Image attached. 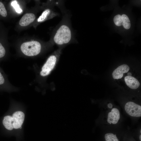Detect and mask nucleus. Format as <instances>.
I'll return each instance as SVG.
<instances>
[{
  "label": "nucleus",
  "instance_id": "1",
  "mask_svg": "<svg viewBox=\"0 0 141 141\" xmlns=\"http://www.w3.org/2000/svg\"><path fill=\"white\" fill-rule=\"evenodd\" d=\"M68 16L65 15L57 26L53 37V41L56 45L62 46L70 43L74 39V34Z\"/></svg>",
  "mask_w": 141,
  "mask_h": 141
},
{
  "label": "nucleus",
  "instance_id": "2",
  "mask_svg": "<svg viewBox=\"0 0 141 141\" xmlns=\"http://www.w3.org/2000/svg\"><path fill=\"white\" fill-rule=\"evenodd\" d=\"M25 118V115L22 111H17L14 112L12 116L9 115L5 116L2 123L5 128L8 130L21 129Z\"/></svg>",
  "mask_w": 141,
  "mask_h": 141
},
{
  "label": "nucleus",
  "instance_id": "3",
  "mask_svg": "<svg viewBox=\"0 0 141 141\" xmlns=\"http://www.w3.org/2000/svg\"><path fill=\"white\" fill-rule=\"evenodd\" d=\"M42 49L41 44L37 41L24 42L20 47L22 52L25 55L29 56L37 55L40 52Z\"/></svg>",
  "mask_w": 141,
  "mask_h": 141
},
{
  "label": "nucleus",
  "instance_id": "4",
  "mask_svg": "<svg viewBox=\"0 0 141 141\" xmlns=\"http://www.w3.org/2000/svg\"><path fill=\"white\" fill-rule=\"evenodd\" d=\"M56 55L50 56L42 67L40 72V75L42 77L48 75L54 67L57 60Z\"/></svg>",
  "mask_w": 141,
  "mask_h": 141
},
{
  "label": "nucleus",
  "instance_id": "5",
  "mask_svg": "<svg viewBox=\"0 0 141 141\" xmlns=\"http://www.w3.org/2000/svg\"><path fill=\"white\" fill-rule=\"evenodd\" d=\"M125 111L131 116L140 117L141 116V106L132 102H129L125 104Z\"/></svg>",
  "mask_w": 141,
  "mask_h": 141
},
{
  "label": "nucleus",
  "instance_id": "6",
  "mask_svg": "<svg viewBox=\"0 0 141 141\" xmlns=\"http://www.w3.org/2000/svg\"><path fill=\"white\" fill-rule=\"evenodd\" d=\"M130 69L129 66L126 64H123L118 67L113 72L112 75L114 79L121 78L123 74L128 72Z\"/></svg>",
  "mask_w": 141,
  "mask_h": 141
},
{
  "label": "nucleus",
  "instance_id": "7",
  "mask_svg": "<svg viewBox=\"0 0 141 141\" xmlns=\"http://www.w3.org/2000/svg\"><path fill=\"white\" fill-rule=\"evenodd\" d=\"M120 118V113L118 109L113 108L108 114L107 122L110 124H117Z\"/></svg>",
  "mask_w": 141,
  "mask_h": 141
},
{
  "label": "nucleus",
  "instance_id": "8",
  "mask_svg": "<svg viewBox=\"0 0 141 141\" xmlns=\"http://www.w3.org/2000/svg\"><path fill=\"white\" fill-rule=\"evenodd\" d=\"M36 18L34 14L33 13H27L24 15L19 22V25L22 26H27L33 22Z\"/></svg>",
  "mask_w": 141,
  "mask_h": 141
},
{
  "label": "nucleus",
  "instance_id": "9",
  "mask_svg": "<svg viewBox=\"0 0 141 141\" xmlns=\"http://www.w3.org/2000/svg\"><path fill=\"white\" fill-rule=\"evenodd\" d=\"M58 14L49 9L45 10L42 13L41 15L37 19L38 22H42L45 20L49 16L51 18L53 17L58 15Z\"/></svg>",
  "mask_w": 141,
  "mask_h": 141
},
{
  "label": "nucleus",
  "instance_id": "10",
  "mask_svg": "<svg viewBox=\"0 0 141 141\" xmlns=\"http://www.w3.org/2000/svg\"><path fill=\"white\" fill-rule=\"evenodd\" d=\"M125 80L127 85L132 89H136L140 86V83L135 78L126 76L125 78Z\"/></svg>",
  "mask_w": 141,
  "mask_h": 141
},
{
  "label": "nucleus",
  "instance_id": "11",
  "mask_svg": "<svg viewBox=\"0 0 141 141\" xmlns=\"http://www.w3.org/2000/svg\"><path fill=\"white\" fill-rule=\"evenodd\" d=\"M104 139L105 141H121L118 135L112 133H106L104 136Z\"/></svg>",
  "mask_w": 141,
  "mask_h": 141
},
{
  "label": "nucleus",
  "instance_id": "12",
  "mask_svg": "<svg viewBox=\"0 0 141 141\" xmlns=\"http://www.w3.org/2000/svg\"><path fill=\"white\" fill-rule=\"evenodd\" d=\"M122 21V25L126 29H129L131 26V23L127 16L125 14H122L121 16Z\"/></svg>",
  "mask_w": 141,
  "mask_h": 141
},
{
  "label": "nucleus",
  "instance_id": "13",
  "mask_svg": "<svg viewBox=\"0 0 141 141\" xmlns=\"http://www.w3.org/2000/svg\"><path fill=\"white\" fill-rule=\"evenodd\" d=\"M7 15V12L3 3L0 1V15L3 17H6Z\"/></svg>",
  "mask_w": 141,
  "mask_h": 141
},
{
  "label": "nucleus",
  "instance_id": "14",
  "mask_svg": "<svg viewBox=\"0 0 141 141\" xmlns=\"http://www.w3.org/2000/svg\"><path fill=\"white\" fill-rule=\"evenodd\" d=\"M113 21L115 25L118 26L122 25L121 16L120 14L115 15Z\"/></svg>",
  "mask_w": 141,
  "mask_h": 141
},
{
  "label": "nucleus",
  "instance_id": "15",
  "mask_svg": "<svg viewBox=\"0 0 141 141\" xmlns=\"http://www.w3.org/2000/svg\"><path fill=\"white\" fill-rule=\"evenodd\" d=\"M11 4L17 13H20L22 12V10L16 1H12Z\"/></svg>",
  "mask_w": 141,
  "mask_h": 141
},
{
  "label": "nucleus",
  "instance_id": "16",
  "mask_svg": "<svg viewBox=\"0 0 141 141\" xmlns=\"http://www.w3.org/2000/svg\"><path fill=\"white\" fill-rule=\"evenodd\" d=\"M5 52V48L2 43L0 42V58L3 57L4 56Z\"/></svg>",
  "mask_w": 141,
  "mask_h": 141
},
{
  "label": "nucleus",
  "instance_id": "17",
  "mask_svg": "<svg viewBox=\"0 0 141 141\" xmlns=\"http://www.w3.org/2000/svg\"><path fill=\"white\" fill-rule=\"evenodd\" d=\"M4 82V78L0 72V85L3 84Z\"/></svg>",
  "mask_w": 141,
  "mask_h": 141
},
{
  "label": "nucleus",
  "instance_id": "18",
  "mask_svg": "<svg viewBox=\"0 0 141 141\" xmlns=\"http://www.w3.org/2000/svg\"><path fill=\"white\" fill-rule=\"evenodd\" d=\"M108 107L109 108H111L113 107V105L111 103H109L108 105Z\"/></svg>",
  "mask_w": 141,
  "mask_h": 141
},
{
  "label": "nucleus",
  "instance_id": "19",
  "mask_svg": "<svg viewBox=\"0 0 141 141\" xmlns=\"http://www.w3.org/2000/svg\"><path fill=\"white\" fill-rule=\"evenodd\" d=\"M127 74H128V76H131L132 75V74L131 73H128Z\"/></svg>",
  "mask_w": 141,
  "mask_h": 141
},
{
  "label": "nucleus",
  "instance_id": "20",
  "mask_svg": "<svg viewBox=\"0 0 141 141\" xmlns=\"http://www.w3.org/2000/svg\"><path fill=\"white\" fill-rule=\"evenodd\" d=\"M132 141V140H131V141Z\"/></svg>",
  "mask_w": 141,
  "mask_h": 141
}]
</instances>
